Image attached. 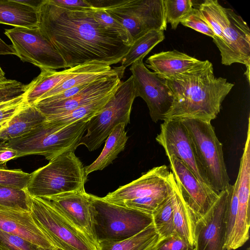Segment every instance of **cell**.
<instances>
[{"instance_id":"9","label":"cell","mask_w":250,"mask_h":250,"mask_svg":"<svg viewBox=\"0 0 250 250\" xmlns=\"http://www.w3.org/2000/svg\"><path fill=\"white\" fill-rule=\"evenodd\" d=\"M99 8L120 23L133 41L152 30H166L163 0H100Z\"/></svg>"},{"instance_id":"50","label":"cell","mask_w":250,"mask_h":250,"mask_svg":"<svg viewBox=\"0 0 250 250\" xmlns=\"http://www.w3.org/2000/svg\"></svg>"},{"instance_id":"36","label":"cell","mask_w":250,"mask_h":250,"mask_svg":"<svg viewBox=\"0 0 250 250\" xmlns=\"http://www.w3.org/2000/svg\"><path fill=\"white\" fill-rule=\"evenodd\" d=\"M153 250H195L186 239L175 231L170 235L159 239Z\"/></svg>"},{"instance_id":"28","label":"cell","mask_w":250,"mask_h":250,"mask_svg":"<svg viewBox=\"0 0 250 250\" xmlns=\"http://www.w3.org/2000/svg\"><path fill=\"white\" fill-rule=\"evenodd\" d=\"M114 93L72 110L49 117L46 121L55 127L62 128L79 121H89L104 108Z\"/></svg>"},{"instance_id":"11","label":"cell","mask_w":250,"mask_h":250,"mask_svg":"<svg viewBox=\"0 0 250 250\" xmlns=\"http://www.w3.org/2000/svg\"><path fill=\"white\" fill-rule=\"evenodd\" d=\"M16 55L22 62L31 63L41 69L65 68L62 57L38 27H15L5 29Z\"/></svg>"},{"instance_id":"4","label":"cell","mask_w":250,"mask_h":250,"mask_svg":"<svg viewBox=\"0 0 250 250\" xmlns=\"http://www.w3.org/2000/svg\"><path fill=\"white\" fill-rule=\"evenodd\" d=\"M88 121L57 128L46 121L29 133L8 141L4 146L16 151L17 158L39 155L50 161L64 153L75 151L86 131Z\"/></svg>"},{"instance_id":"15","label":"cell","mask_w":250,"mask_h":250,"mask_svg":"<svg viewBox=\"0 0 250 250\" xmlns=\"http://www.w3.org/2000/svg\"><path fill=\"white\" fill-rule=\"evenodd\" d=\"M167 158L171 172L196 222L210 208L219 193L200 182L179 159L172 155Z\"/></svg>"},{"instance_id":"21","label":"cell","mask_w":250,"mask_h":250,"mask_svg":"<svg viewBox=\"0 0 250 250\" xmlns=\"http://www.w3.org/2000/svg\"><path fill=\"white\" fill-rule=\"evenodd\" d=\"M184 53L174 50L162 51L149 57L148 68L162 78L173 76L188 71L205 62Z\"/></svg>"},{"instance_id":"27","label":"cell","mask_w":250,"mask_h":250,"mask_svg":"<svg viewBox=\"0 0 250 250\" xmlns=\"http://www.w3.org/2000/svg\"><path fill=\"white\" fill-rule=\"evenodd\" d=\"M159 239L153 223L133 236L115 242L99 244L98 250H153Z\"/></svg>"},{"instance_id":"37","label":"cell","mask_w":250,"mask_h":250,"mask_svg":"<svg viewBox=\"0 0 250 250\" xmlns=\"http://www.w3.org/2000/svg\"><path fill=\"white\" fill-rule=\"evenodd\" d=\"M180 23L185 26L192 28L212 38L215 36L212 30L197 8H193Z\"/></svg>"},{"instance_id":"5","label":"cell","mask_w":250,"mask_h":250,"mask_svg":"<svg viewBox=\"0 0 250 250\" xmlns=\"http://www.w3.org/2000/svg\"><path fill=\"white\" fill-rule=\"evenodd\" d=\"M170 172L166 165L154 167L102 198L109 203L152 215L172 191Z\"/></svg>"},{"instance_id":"41","label":"cell","mask_w":250,"mask_h":250,"mask_svg":"<svg viewBox=\"0 0 250 250\" xmlns=\"http://www.w3.org/2000/svg\"><path fill=\"white\" fill-rule=\"evenodd\" d=\"M25 102L7 107L0 111V130L1 129L10 119L19 111Z\"/></svg>"},{"instance_id":"3","label":"cell","mask_w":250,"mask_h":250,"mask_svg":"<svg viewBox=\"0 0 250 250\" xmlns=\"http://www.w3.org/2000/svg\"><path fill=\"white\" fill-rule=\"evenodd\" d=\"M84 167L74 151L64 153L31 173L26 188L32 196L43 199L85 191Z\"/></svg>"},{"instance_id":"18","label":"cell","mask_w":250,"mask_h":250,"mask_svg":"<svg viewBox=\"0 0 250 250\" xmlns=\"http://www.w3.org/2000/svg\"><path fill=\"white\" fill-rule=\"evenodd\" d=\"M229 23L224 29L223 38L213 41L220 52L221 63L230 65L240 63L250 66V30L242 18L227 8Z\"/></svg>"},{"instance_id":"39","label":"cell","mask_w":250,"mask_h":250,"mask_svg":"<svg viewBox=\"0 0 250 250\" xmlns=\"http://www.w3.org/2000/svg\"><path fill=\"white\" fill-rule=\"evenodd\" d=\"M36 246L0 229V250H37Z\"/></svg>"},{"instance_id":"46","label":"cell","mask_w":250,"mask_h":250,"mask_svg":"<svg viewBox=\"0 0 250 250\" xmlns=\"http://www.w3.org/2000/svg\"><path fill=\"white\" fill-rule=\"evenodd\" d=\"M19 1L22 3H24L26 5H27L28 6H30L31 7H32L36 9L37 10L42 1V0H19Z\"/></svg>"},{"instance_id":"40","label":"cell","mask_w":250,"mask_h":250,"mask_svg":"<svg viewBox=\"0 0 250 250\" xmlns=\"http://www.w3.org/2000/svg\"><path fill=\"white\" fill-rule=\"evenodd\" d=\"M88 83L73 87L56 95L41 100L38 102L44 103H53L64 101L75 95L80 91L83 89Z\"/></svg>"},{"instance_id":"29","label":"cell","mask_w":250,"mask_h":250,"mask_svg":"<svg viewBox=\"0 0 250 250\" xmlns=\"http://www.w3.org/2000/svg\"><path fill=\"white\" fill-rule=\"evenodd\" d=\"M165 38L164 32L152 30L135 40L121 61L125 69L141 58H144Z\"/></svg>"},{"instance_id":"6","label":"cell","mask_w":250,"mask_h":250,"mask_svg":"<svg viewBox=\"0 0 250 250\" xmlns=\"http://www.w3.org/2000/svg\"><path fill=\"white\" fill-rule=\"evenodd\" d=\"M93 207L94 228L98 244L129 238L153 223L152 215L127 208L89 194Z\"/></svg>"},{"instance_id":"33","label":"cell","mask_w":250,"mask_h":250,"mask_svg":"<svg viewBox=\"0 0 250 250\" xmlns=\"http://www.w3.org/2000/svg\"><path fill=\"white\" fill-rule=\"evenodd\" d=\"M167 23L176 29L182 20L193 8L191 0H163Z\"/></svg>"},{"instance_id":"35","label":"cell","mask_w":250,"mask_h":250,"mask_svg":"<svg viewBox=\"0 0 250 250\" xmlns=\"http://www.w3.org/2000/svg\"><path fill=\"white\" fill-rule=\"evenodd\" d=\"M31 176L21 169L0 168V185L26 190Z\"/></svg>"},{"instance_id":"2","label":"cell","mask_w":250,"mask_h":250,"mask_svg":"<svg viewBox=\"0 0 250 250\" xmlns=\"http://www.w3.org/2000/svg\"><path fill=\"white\" fill-rule=\"evenodd\" d=\"M163 78L173 96L165 120L189 119L211 122L234 86L227 79L216 77L208 60L186 72Z\"/></svg>"},{"instance_id":"26","label":"cell","mask_w":250,"mask_h":250,"mask_svg":"<svg viewBox=\"0 0 250 250\" xmlns=\"http://www.w3.org/2000/svg\"><path fill=\"white\" fill-rule=\"evenodd\" d=\"M125 124L121 123L110 133L98 157L91 164L84 167L87 176L93 171L103 170L111 164L118 155L124 150L128 138L125 130Z\"/></svg>"},{"instance_id":"19","label":"cell","mask_w":250,"mask_h":250,"mask_svg":"<svg viewBox=\"0 0 250 250\" xmlns=\"http://www.w3.org/2000/svg\"><path fill=\"white\" fill-rule=\"evenodd\" d=\"M82 230L98 249L94 228L93 207L85 191L61 194L45 198Z\"/></svg>"},{"instance_id":"20","label":"cell","mask_w":250,"mask_h":250,"mask_svg":"<svg viewBox=\"0 0 250 250\" xmlns=\"http://www.w3.org/2000/svg\"><path fill=\"white\" fill-rule=\"evenodd\" d=\"M0 229L45 249L57 247L37 224L30 212L0 210Z\"/></svg>"},{"instance_id":"14","label":"cell","mask_w":250,"mask_h":250,"mask_svg":"<svg viewBox=\"0 0 250 250\" xmlns=\"http://www.w3.org/2000/svg\"><path fill=\"white\" fill-rule=\"evenodd\" d=\"M125 70L121 66L117 72L102 76L88 83L75 95L68 99L53 103L38 102L33 105L47 119L89 104L114 94L121 82Z\"/></svg>"},{"instance_id":"30","label":"cell","mask_w":250,"mask_h":250,"mask_svg":"<svg viewBox=\"0 0 250 250\" xmlns=\"http://www.w3.org/2000/svg\"><path fill=\"white\" fill-rule=\"evenodd\" d=\"M198 9L214 34L213 41L221 40L223 31L229 23L227 8L217 0H206Z\"/></svg>"},{"instance_id":"45","label":"cell","mask_w":250,"mask_h":250,"mask_svg":"<svg viewBox=\"0 0 250 250\" xmlns=\"http://www.w3.org/2000/svg\"><path fill=\"white\" fill-rule=\"evenodd\" d=\"M23 101H24V96L23 95L22 96L19 97L16 99H15L14 100H11L9 101L0 103V111L3 109H5L7 107L16 105V104H18L21 103H22Z\"/></svg>"},{"instance_id":"44","label":"cell","mask_w":250,"mask_h":250,"mask_svg":"<svg viewBox=\"0 0 250 250\" xmlns=\"http://www.w3.org/2000/svg\"><path fill=\"white\" fill-rule=\"evenodd\" d=\"M16 55L12 45H8L0 38V55Z\"/></svg>"},{"instance_id":"49","label":"cell","mask_w":250,"mask_h":250,"mask_svg":"<svg viewBox=\"0 0 250 250\" xmlns=\"http://www.w3.org/2000/svg\"><path fill=\"white\" fill-rule=\"evenodd\" d=\"M5 73L3 71L1 67H0V80L5 79Z\"/></svg>"},{"instance_id":"31","label":"cell","mask_w":250,"mask_h":250,"mask_svg":"<svg viewBox=\"0 0 250 250\" xmlns=\"http://www.w3.org/2000/svg\"><path fill=\"white\" fill-rule=\"evenodd\" d=\"M0 210L30 212L26 190L0 185Z\"/></svg>"},{"instance_id":"8","label":"cell","mask_w":250,"mask_h":250,"mask_svg":"<svg viewBox=\"0 0 250 250\" xmlns=\"http://www.w3.org/2000/svg\"><path fill=\"white\" fill-rule=\"evenodd\" d=\"M136 98L133 78L121 82L116 92L104 108L87 122L86 133L80 139L78 146L84 145L89 151L98 149L114 128L130 123L132 106Z\"/></svg>"},{"instance_id":"42","label":"cell","mask_w":250,"mask_h":250,"mask_svg":"<svg viewBox=\"0 0 250 250\" xmlns=\"http://www.w3.org/2000/svg\"><path fill=\"white\" fill-rule=\"evenodd\" d=\"M16 151L5 146H0V168H6V163L10 160L17 158Z\"/></svg>"},{"instance_id":"13","label":"cell","mask_w":250,"mask_h":250,"mask_svg":"<svg viewBox=\"0 0 250 250\" xmlns=\"http://www.w3.org/2000/svg\"><path fill=\"white\" fill-rule=\"evenodd\" d=\"M156 141L164 148L167 157L172 155L179 159L200 182L211 188L198 160L191 140L180 120L164 121Z\"/></svg>"},{"instance_id":"25","label":"cell","mask_w":250,"mask_h":250,"mask_svg":"<svg viewBox=\"0 0 250 250\" xmlns=\"http://www.w3.org/2000/svg\"><path fill=\"white\" fill-rule=\"evenodd\" d=\"M0 23L25 28L37 27L38 10L17 0H0Z\"/></svg>"},{"instance_id":"12","label":"cell","mask_w":250,"mask_h":250,"mask_svg":"<svg viewBox=\"0 0 250 250\" xmlns=\"http://www.w3.org/2000/svg\"><path fill=\"white\" fill-rule=\"evenodd\" d=\"M141 58L130 67L137 97L146 102L151 120L155 123L164 121L173 102V96L165 79L145 66Z\"/></svg>"},{"instance_id":"10","label":"cell","mask_w":250,"mask_h":250,"mask_svg":"<svg viewBox=\"0 0 250 250\" xmlns=\"http://www.w3.org/2000/svg\"><path fill=\"white\" fill-rule=\"evenodd\" d=\"M30 213L55 246L63 250H98L50 201L29 195Z\"/></svg>"},{"instance_id":"32","label":"cell","mask_w":250,"mask_h":250,"mask_svg":"<svg viewBox=\"0 0 250 250\" xmlns=\"http://www.w3.org/2000/svg\"><path fill=\"white\" fill-rule=\"evenodd\" d=\"M153 224L159 239L165 237L174 231L172 189L170 195L152 214Z\"/></svg>"},{"instance_id":"47","label":"cell","mask_w":250,"mask_h":250,"mask_svg":"<svg viewBox=\"0 0 250 250\" xmlns=\"http://www.w3.org/2000/svg\"><path fill=\"white\" fill-rule=\"evenodd\" d=\"M36 248H37V250H63L61 249H60L59 248H57L56 249H45V248H42V247H36Z\"/></svg>"},{"instance_id":"38","label":"cell","mask_w":250,"mask_h":250,"mask_svg":"<svg viewBox=\"0 0 250 250\" xmlns=\"http://www.w3.org/2000/svg\"><path fill=\"white\" fill-rule=\"evenodd\" d=\"M27 85L14 80L0 81V103L9 101L24 95Z\"/></svg>"},{"instance_id":"23","label":"cell","mask_w":250,"mask_h":250,"mask_svg":"<svg viewBox=\"0 0 250 250\" xmlns=\"http://www.w3.org/2000/svg\"><path fill=\"white\" fill-rule=\"evenodd\" d=\"M84 64L60 71L51 69H41V72L38 76L27 85L26 91L23 95L24 101L29 105H33L58 84L78 72Z\"/></svg>"},{"instance_id":"22","label":"cell","mask_w":250,"mask_h":250,"mask_svg":"<svg viewBox=\"0 0 250 250\" xmlns=\"http://www.w3.org/2000/svg\"><path fill=\"white\" fill-rule=\"evenodd\" d=\"M46 121L45 116L38 109L25 102L0 130V146H4L8 141L29 133Z\"/></svg>"},{"instance_id":"43","label":"cell","mask_w":250,"mask_h":250,"mask_svg":"<svg viewBox=\"0 0 250 250\" xmlns=\"http://www.w3.org/2000/svg\"><path fill=\"white\" fill-rule=\"evenodd\" d=\"M55 4L69 7H92L86 0H52Z\"/></svg>"},{"instance_id":"16","label":"cell","mask_w":250,"mask_h":250,"mask_svg":"<svg viewBox=\"0 0 250 250\" xmlns=\"http://www.w3.org/2000/svg\"><path fill=\"white\" fill-rule=\"evenodd\" d=\"M229 186L219 193L210 208L195 222V250H226L225 214Z\"/></svg>"},{"instance_id":"48","label":"cell","mask_w":250,"mask_h":250,"mask_svg":"<svg viewBox=\"0 0 250 250\" xmlns=\"http://www.w3.org/2000/svg\"><path fill=\"white\" fill-rule=\"evenodd\" d=\"M245 74L246 75L248 82H250V66L246 67V71Z\"/></svg>"},{"instance_id":"7","label":"cell","mask_w":250,"mask_h":250,"mask_svg":"<svg viewBox=\"0 0 250 250\" xmlns=\"http://www.w3.org/2000/svg\"><path fill=\"white\" fill-rule=\"evenodd\" d=\"M191 140L195 152L211 188L217 193L230 184L224 159L223 145L211 122L195 119L180 120Z\"/></svg>"},{"instance_id":"17","label":"cell","mask_w":250,"mask_h":250,"mask_svg":"<svg viewBox=\"0 0 250 250\" xmlns=\"http://www.w3.org/2000/svg\"><path fill=\"white\" fill-rule=\"evenodd\" d=\"M237 183L238 207L232 238L226 250H235L249 238L250 226V130L248 129L246 141L240 160Z\"/></svg>"},{"instance_id":"34","label":"cell","mask_w":250,"mask_h":250,"mask_svg":"<svg viewBox=\"0 0 250 250\" xmlns=\"http://www.w3.org/2000/svg\"><path fill=\"white\" fill-rule=\"evenodd\" d=\"M93 14L95 20L107 29L119 33L124 42L130 46L133 41L126 29L118 21L112 18L103 8L92 7Z\"/></svg>"},{"instance_id":"1","label":"cell","mask_w":250,"mask_h":250,"mask_svg":"<svg viewBox=\"0 0 250 250\" xmlns=\"http://www.w3.org/2000/svg\"><path fill=\"white\" fill-rule=\"evenodd\" d=\"M38 14L37 27L61 56L66 67L94 61L116 64L130 48L119 33L95 20L92 7H65L43 0Z\"/></svg>"},{"instance_id":"24","label":"cell","mask_w":250,"mask_h":250,"mask_svg":"<svg viewBox=\"0 0 250 250\" xmlns=\"http://www.w3.org/2000/svg\"><path fill=\"white\" fill-rule=\"evenodd\" d=\"M170 180L172 188L174 231L194 246L195 219L171 172Z\"/></svg>"}]
</instances>
